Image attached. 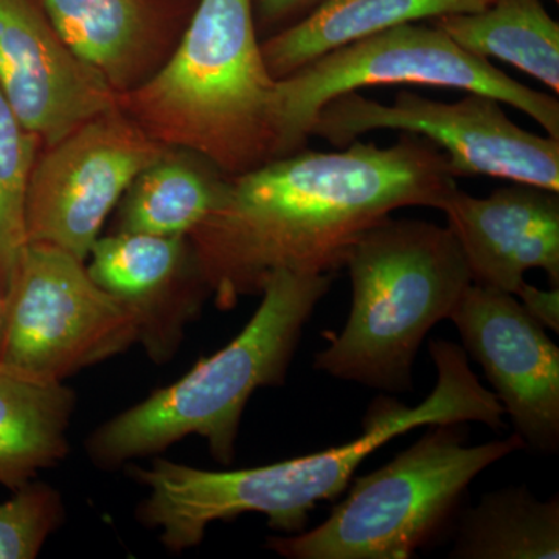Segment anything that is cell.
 Returning a JSON list of instances; mask_svg holds the SVG:
<instances>
[{
	"instance_id": "6da1fadb",
	"label": "cell",
	"mask_w": 559,
	"mask_h": 559,
	"mask_svg": "<svg viewBox=\"0 0 559 559\" xmlns=\"http://www.w3.org/2000/svg\"><path fill=\"white\" fill-rule=\"evenodd\" d=\"M455 179L447 154L418 135L388 148H304L227 179L187 240L210 296L229 311L274 272L341 270L367 230L400 209H439Z\"/></svg>"
},
{
	"instance_id": "7a4b0ae2",
	"label": "cell",
	"mask_w": 559,
	"mask_h": 559,
	"mask_svg": "<svg viewBox=\"0 0 559 559\" xmlns=\"http://www.w3.org/2000/svg\"><path fill=\"white\" fill-rule=\"evenodd\" d=\"M429 352L439 380L428 399L407 407L381 396L364 418V432L342 447L255 468L209 471L164 457H154L150 468L130 465L131 479L148 489L135 516L157 530L173 554L200 546L212 522L246 513L263 514L270 528L297 535L319 502L340 498L360 463L401 433L440 423L502 428V404L471 370L465 349L433 340Z\"/></svg>"
},
{
	"instance_id": "3957f363",
	"label": "cell",
	"mask_w": 559,
	"mask_h": 559,
	"mask_svg": "<svg viewBox=\"0 0 559 559\" xmlns=\"http://www.w3.org/2000/svg\"><path fill=\"white\" fill-rule=\"evenodd\" d=\"M261 40L253 0H198L168 60L120 95V109L229 178L277 159V80Z\"/></svg>"
},
{
	"instance_id": "277c9868",
	"label": "cell",
	"mask_w": 559,
	"mask_h": 559,
	"mask_svg": "<svg viewBox=\"0 0 559 559\" xmlns=\"http://www.w3.org/2000/svg\"><path fill=\"white\" fill-rule=\"evenodd\" d=\"M331 282L333 274L274 272L261 289L259 310L234 341L98 426L87 437V457L98 468L119 469L198 436L216 462L230 465L250 396L283 384L305 323Z\"/></svg>"
},
{
	"instance_id": "5b68a950",
	"label": "cell",
	"mask_w": 559,
	"mask_h": 559,
	"mask_svg": "<svg viewBox=\"0 0 559 559\" xmlns=\"http://www.w3.org/2000/svg\"><path fill=\"white\" fill-rule=\"evenodd\" d=\"M352 310L314 369L384 392H411L412 367L429 331L450 319L473 285L448 227L428 221H381L349 250Z\"/></svg>"
},
{
	"instance_id": "8992f818",
	"label": "cell",
	"mask_w": 559,
	"mask_h": 559,
	"mask_svg": "<svg viewBox=\"0 0 559 559\" xmlns=\"http://www.w3.org/2000/svg\"><path fill=\"white\" fill-rule=\"evenodd\" d=\"M462 425H429L409 450L356 480L319 527L272 536L267 549L289 559L412 558L447 524L481 471L525 448L516 433L466 447Z\"/></svg>"
},
{
	"instance_id": "52a82bcc",
	"label": "cell",
	"mask_w": 559,
	"mask_h": 559,
	"mask_svg": "<svg viewBox=\"0 0 559 559\" xmlns=\"http://www.w3.org/2000/svg\"><path fill=\"white\" fill-rule=\"evenodd\" d=\"M385 84L488 95L559 140V103L457 46L437 25L407 22L318 58L277 80L278 157L307 148L320 109L348 92Z\"/></svg>"
},
{
	"instance_id": "ba28073f",
	"label": "cell",
	"mask_w": 559,
	"mask_h": 559,
	"mask_svg": "<svg viewBox=\"0 0 559 559\" xmlns=\"http://www.w3.org/2000/svg\"><path fill=\"white\" fill-rule=\"evenodd\" d=\"M134 344V311L92 280L86 261L25 245L0 296V364L64 381Z\"/></svg>"
},
{
	"instance_id": "9c48e42d",
	"label": "cell",
	"mask_w": 559,
	"mask_h": 559,
	"mask_svg": "<svg viewBox=\"0 0 559 559\" xmlns=\"http://www.w3.org/2000/svg\"><path fill=\"white\" fill-rule=\"evenodd\" d=\"M384 130L433 143L457 178L487 176L559 191V140L522 130L502 103L474 92L444 103L403 91L390 105L348 92L320 109L311 138L345 148L364 134Z\"/></svg>"
},
{
	"instance_id": "30bf717a",
	"label": "cell",
	"mask_w": 559,
	"mask_h": 559,
	"mask_svg": "<svg viewBox=\"0 0 559 559\" xmlns=\"http://www.w3.org/2000/svg\"><path fill=\"white\" fill-rule=\"evenodd\" d=\"M168 150L120 108L40 148L25 202L27 242L86 261L124 191Z\"/></svg>"
},
{
	"instance_id": "8fae6325",
	"label": "cell",
	"mask_w": 559,
	"mask_h": 559,
	"mask_svg": "<svg viewBox=\"0 0 559 559\" xmlns=\"http://www.w3.org/2000/svg\"><path fill=\"white\" fill-rule=\"evenodd\" d=\"M450 319L525 447H559V349L516 296L471 285Z\"/></svg>"
},
{
	"instance_id": "7c38bea8",
	"label": "cell",
	"mask_w": 559,
	"mask_h": 559,
	"mask_svg": "<svg viewBox=\"0 0 559 559\" xmlns=\"http://www.w3.org/2000/svg\"><path fill=\"white\" fill-rule=\"evenodd\" d=\"M0 91L40 148L120 108V95L35 0H0Z\"/></svg>"
},
{
	"instance_id": "4fadbf2b",
	"label": "cell",
	"mask_w": 559,
	"mask_h": 559,
	"mask_svg": "<svg viewBox=\"0 0 559 559\" xmlns=\"http://www.w3.org/2000/svg\"><path fill=\"white\" fill-rule=\"evenodd\" d=\"M558 193L514 183L476 198L455 187L441 201L474 285L516 296L525 272L543 270L558 288Z\"/></svg>"
},
{
	"instance_id": "5bb4252c",
	"label": "cell",
	"mask_w": 559,
	"mask_h": 559,
	"mask_svg": "<svg viewBox=\"0 0 559 559\" xmlns=\"http://www.w3.org/2000/svg\"><path fill=\"white\" fill-rule=\"evenodd\" d=\"M87 272L123 300L139 323V344L154 362L178 352L183 330L209 297L186 237L112 231L92 246Z\"/></svg>"
},
{
	"instance_id": "9a60e30c",
	"label": "cell",
	"mask_w": 559,
	"mask_h": 559,
	"mask_svg": "<svg viewBox=\"0 0 559 559\" xmlns=\"http://www.w3.org/2000/svg\"><path fill=\"white\" fill-rule=\"evenodd\" d=\"M198 0H43L61 38L121 95L178 46Z\"/></svg>"
},
{
	"instance_id": "2e32d148",
	"label": "cell",
	"mask_w": 559,
	"mask_h": 559,
	"mask_svg": "<svg viewBox=\"0 0 559 559\" xmlns=\"http://www.w3.org/2000/svg\"><path fill=\"white\" fill-rule=\"evenodd\" d=\"M491 0H323L307 16L261 40L275 80L323 55L407 22L484 9Z\"/></svg>"
},
{
	"instance_id": "e0dca14e",
	"label": "cell",
	"mask_w": 559,
	"mask_h": 559,
	"mask_svg": "<svg viewBox=\"0 0 559 559\" xmlns=\"http://www.w3.org/2000/svg\"><path fill=\"white\" fill-rule=\"evenodd\" d=\"M76 393L0 364V485L16 489L69 455Z\"/></svg>"
},
{
	"instance_id": "ac0fdd59",
	"label": "cell",
	"mask_w": 559,
	"mask_h": 559,
	"mask_svg": "<svg viewBox=\"0 0 559 559\" xmlns=\"http://www.w3.org/2000/svg\"><path fill=\"white\" fill-rule=\"evenodd\" d=\"M227 179L198 154L170 148L124 191L114 231L187 238L218 205Z\"/></svg>"
},
{
	"instance_id": "d6986e66",
	"label": "cell",
	"mask_w": 559,
	"mask_h": 559,
	"mask_svg": "<svg viewBox=\"0 0 559 559\" xmlns=\"http://www.w3.org/2000/svg\"><path fill=\"white\" fill-rule=\"evenodd\" d=\"M457 46L509 62L559 92V25L540 0H491L484 9L436 17Z\"/></svg>"
},
{
	"instance_id": "ffe728a7",
	"label": "cell",
	"mask_w": 559,
	"mask_h": 559,
	"mask_svg": "<svg viewBox=\"0 0 559 559\" xmlns=\"http://www.w3.org/2000/svg\"><path fill=\"white\" fill-rule=\"evenodd\" d=\"M450 557L558 559V496L540 502L524 488L489 492L463 516Z\"/></svg>"
},
{
	"instance_id": "44dd1931",
	"label": "cell",
	"mask_w": 559,
	"mask_h": 559,
	"mask_svg": "<svg viewBox=\"0 0 559 559\" xmlns=\"http://www.w3.org/2000/svg\"><path fill=\"white\" fill-rule=\"evenodd\" d=\"M39 153V140L21 123L0 91V296L27 245L25 202Z\"/></svg>"
},
{
	"instance_id": "7402d4cb",
	"label": "cell",
	"mask_w": 559,
	"mask_h": 559,
	"mask_svg": "<svg viewBox=\"0 0 559 559\" xmlns=\"http://www.w3.org/2000/svg\"><path fill=\"white\" fill-rule=\"evenodd\" d=\"M66 520L61 492L44 481H27L0 503V559L38 557Z\"/></svg>"
},
{
	"instance_id": "603a6c76",
	"label": "cell",
	"mask_w": 559,
	"mask_h": 559,
	"mask_svg": "<svg viewBox=\"0 0 559 559\" xmlns=\"http://www.w3.org/2000/svg\"><path fill=\"white\" fill-rule=\"evenodd\" d=\"M323 0H253L257 31L274 35L290 24L307 16Z\"/></svg>"
},
{
	"instance_id": "cb8c5ba5",
	"label": "cell",
	"mask_w": 559,
	"mask_h": 559,
	"mask_svg": "<svg viewBox=\"0 0 559 559\" xmlns=\"http://www.w3.org/2000/svg\"><path fill=\"white\" fill-rule=\"evenodd\" d=\"M522 307L532 318L538 320L540 325L559 331V290L558 288L543 290L528 285L521 286L516 294Z\"/></svg>"
},
{
	"instance_id": "d4e9b609",
	"label": "cell",
	"mask_w": 559,
	"mask_h": 559,
	"mask_svg": "<svg viewBox=\"0 0 559 559\" xmlns=\"http://www.w3.org/2000/svg\"><path fill=\"white\" fill-rule=\"evenodd\" d=\"M555 2H558V0H555Z\"/></svg>"
}]
</instances>
